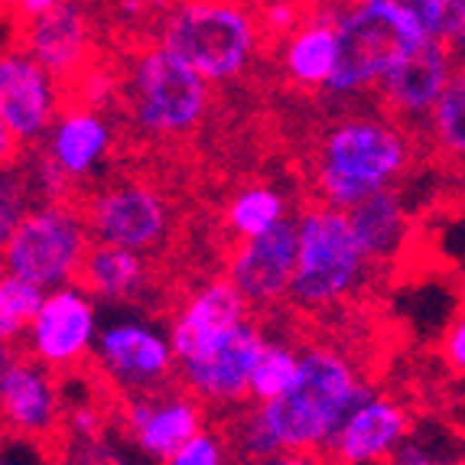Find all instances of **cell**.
I'll use <instances>...</instances> for the list:
<instances>
[{
  "label": "cell",
  "mask_w": 465,
  "mask_h": 465,
  "mask_svg": "<svg viewBox=\"0 0 465 465\" xmlns=\"http://www.w3.org/2000/svg\"><path fill=\"white\" fill-rule=\"evenodd\" d=\"M417 127L394 124L388 117H339L312 137L306 156V205L349 209L358 199L394 186L420 160Z\"/></svg>",
  "instance_id": "6da1fadb"
},
{
  "label": "cell",
  "mask_w": 465,
  "mask_h": 465,
  "mask_svg": "<svg viewBox=\"0 0 465 465\" xmlns=\"http://www.w3.org/2000/svg\"><path fill=\"white\" fill-rule=\"evenodd\" d=\"M365 401H371V388L355 378L349 355L329 345H310L296 365L293 384L257 407L280 459L319 462L322 442Z\"/></svg>",
  "instance_id": "7a4b0ae2"
},
{
  "label": "cell",
  "mask_w": 465,
  "mask_h": 465,
  "mask_svg": "<svg viewBox=\"0 0 465 465\" xmlns=\"http://www.w3.org/2000/svg\"><path fill=\"white\" fill-rule=\"evenodd\" d=\"M156 43L209 82H232L257 63L254 16L244 0H179Z\"/></svg>",
  "instance_id": "3957f363"
},
{
  "label": "cell",
  "mask_w": 465,
  "mask_h": 465,
  "mask_svg": "<svg viewBox=\"0 0 465 465\" xmlns=\"http://www.w3.org/2000/svg\"><path fill=\"white\" fill-rule=\"evenodd\" d=\"M417 14L401 0H361L335 24V65L326 88L349 94L371 88L413 46L423 43Z\"/></svg>",
  "instance_id": "277c9868"
},
{
  "label": "cell",
  "mask_w": 465,
  "mask_h": 465,
  "mask_svg": "<svg viewBox=\"0 0 465 465\" xmlns=\"http://www.w3.org/2000/svg\"><path fill=\"white\" fill-rule=\"evenodd\" d=\"M368 257L361 241L351 232L345 209L335 205H306L300 222V251L290 293L302 310L339 306L358 287Z\"/></svg>",
  "instance_id": "5b68a950"
},
{
  "label": "cell",
  "mask_w": 465,
  "mask_h": 465,
  "mask_svg": "<svg viewBox=\"0 0 465 465\" xmlns=\"http://www.w3.org/2000/svg\"><path fill=\"white\" fill-rule=\"evenodd\" d=\"M0 430L7 442H26L39 450V459H69L72 433L65 427L55 368L26 341L0 381Z\"/></svg>",
  "instance_id": "8992f818"
},
{
  "label": "cell",
  "mask_w": 465,
  "mask_h": 465,
  "mask_svg": "<svg viewBox=\"0 0 465 465\" xmlns=\"http://www.w3.org/2000/svg\"><path fill=\"white\" fill-rule=\"evenodd\" d=\"M92 232L69 202H49L30 209L7 244L0 248V271L16 273L36 287H55L72 273Z\"/></svg>",
  "instance_id": "52a82bcc"
},
{
  "label": "cell",
  "mask_w": 465,
  "mask_h": 465,
  "mask_svg": "<svg viewBox=\"0 0 465 465\" xmlns=\"http://www.w3.org/2000/svg\"><path fill=\"white\" fill-rule=\"evenodd\" d=\"M7 26L10 49L43 65L49 85L65 82L104 53V39L85 0H59L36 16H14Z\"/></svg>",
  "instance_id": "ba28073f"
},
{
  "label": "cell",
  "mask_w": 465,
  "mask_h": 465,
  "mask_svg": "<svg viewBox=\"0 0 465 465\" xmlns=\"http://www.w3.org/2000/svg\"><path fill=\"white\" fill-rule=\"evenodd\" d=\"M300 251V222L280 218L267 232L241 241L225 257V277L244 296L248 310H271L287 300Z\"/></svg>",
  "instance_id": "9c48e42d"
},
{
  "label": "cell",
  "mask_w": 465,
  "mask_h": 465,
  "mask_svg": "<svg viewBox=\"0 0 465 465\" xmlns=\"http://www.w3.org/2000/svg\"><path fill=\"white\" fill-rule=\"evenodd\" d=\"M452 39L442 36H423L420 46H413L391 72L374 82V101L378 114L403 127H417L423 121L433 101L440 98L442 85L452 72Z\"/></svg>",
  "instance_id": "30bf717a"
},
{
  "label": "cell",
  "mask_w": 465,
  "mask_h": 465,
  "mask_svg": "<svg viewBox=\"0 0 465 465\" xmlns=\"http://www.w3.org/2000/svg\"><path fill=\"white\" fill-rule=\"evenodd\" d=\"M264 349V339L254 326H232L218 339H212L195 355L179 358L183 384L199 397V403H238L251 401V371Z\"/></svg>",
  "instance_id": "8fae6325"
},
{
  "label": "cell",
  "mask_w": 465,
  "mask_h": 465,
  "mask_svg": "<svg viewBox=\"0 0 465 465\" xmlns=\"http://www.w3.org/2000/svg\"><path fill=\"white\" fill-rule=\"evenodd\" d=\"M413 427H417V420L403 403L365 401L322 442L319 462H381V459H391V450L403 436H411Z\"/></svg>",
  "instance_id": "7c38bea8"
},
{
  "label": "cell",
  "mask_w": 465,
  "mask_h": 465,
  "mask_svg": "<svg viewBox=\"0 0 465 465\" xmlns=\"http://www.w3.org/2000/svg\"><path fill=\"white\" fill-rule=\"evenodd\" d=\"M65 283L108 300H143L150 290H160L153 283V261L140 257V251L108 241H88Z\"/></svg>",
  "instance_id": "4fadbf2b"
},
{
  "label": "cell",
  "mask_w": 465,
  "mask_h": 465,
  "mask_svg": "<svg viewBox=\"0 0 465 465\" xmlns=\"http://www.w3.org/2000/svg\"><path fill=\"white\" fill-rule=\"evenodd\" d=\"M0 114L10 131L24 140V147L36 143L53 121V88L43 65L24 53H0Z\"/></svg>",
  "instance_id": "5bb4252c"
},
{
  "label": "cell",
  "mask_w": 465,
  "mask_h": 465,
  "mask_svg": "<svg viewBox=\"0 0 465 465\" xmlns=\"http://www.w3.org/2000/svg\"><path fill=\"white\" fill-rule=\"evenodd\" d=\"M121 423H124L127 433L137 440V446L147 456L170 462L173 452L202 427L199 397L186 384H179L176 397H170L166 403H156L153 397H140L134 403L127 401Z\"/></svg>",
  "instance_id": "9a60e30c"
},
{
  "label": "cell",
  "mask_w": 465,
  "mask_h": 465,
  "mask_svg": "<svg viewBox=\"0 0 465 465\" xmlns=\"http://www.w3.org/2000/svg\"><path fill=\"white\" fill-rule=\"evenodd\" d=\"M339 7H322L287 39L283 53L277 55V78L290 94L312 98V94H319V88H326L335 65V24H339Z\"/></svg>",
  "instance_id": "2e32d148"
},
{
  "label": "cell",
  "mask_w": 465,
  "mask_h": 465,
  "mask_svg": "<svg viewBox=\"0 0 465 465\" xmlns=\"http://www.w3.org/2000/svg\"><path fill=\"white\" fill-rule=\"evenodd\" d=\"M92 332V302L78 296L75 290H63L43 300L39 312L33 316V351L53 368L72 365L88 351Z\"/></svg>",
  "instance_id": "e0dca14e"
},
{
  "label": "cell",
  "mask_w": 465,
  "mask_h": 465,
  "mask_svg": "<svg viewBox=\"0 0 465 465\" xmlns=\"http://www.w3.org/2000/svg\"><path fill=\"white\" fill-rule=\"evenodd\" d=\"M248 316V302L228 277H215L183 306L173 326V351L176 358H189L205 349L212 339L238 326Z\"/></svg>",
  "instance_id": "ac0fdd59"
},
{
  "label": "cell",
  "mask_w": 465,
  "mask_h": 465,
  "mask_svg": "<svg viewBox=\"0 0 465 465\" xmlns=\"http://www.w3.org/2000/svg\"><path fill=\"white\" fill-rule=\"evenodd\" d=\"M101 361L114 378H127L134 384H156L173 371V358L160 335L140 326H114L101 332Z\"/></svg>",
  "instance_id": "d6986e66"
},
{
  "label": "cell",
  "mask_w": 465,
  "mask_h": 465,
  "mask_svg": "<svg viewBox=\"0 0 465 465\" xmlns=\"http://www.w3.org/2000/svg\"><path fill=\"white\" fill-rule=\"evenodd\" d=\"M351 222V232L361 241L368 264H391L397 248L403 244V209L394 195V186H384L378 193L358 199L345 209Z\"/></svg>",
  "instance_id": "ffe728a7"
},
{
  "label": "cell",
  "mask_w": 465,
  "mask_h": 465,
  "mask_svg": "<svg viewBox=\"0 0 465 465\" xmlns=\"http://www.w3.org/2000/svg\"><path fill=\"white\" fill-rule=\"evenodd\" d=\"M427 156L465 176V65L450 72L440 98L430 108Z\"/></svg>",
  "instance_id": "44dd1931"
},
{
  "label": "cell",
  "mask_w": 465,
  "mask_h": 465,
  "mask_svg": "<svg viewBox=\"0 0 465 465\" xmlns=\"http://www.w3.org/2000/svg\"><path fill=\"white\" fill-rule=\"evenodd\" d=\"M55 117H59V124L53 131V140L46 143L49 156L69 176H85L98 163V156L111 147V131L94 111H65Z\"/></svg>",
  "instance_id": "7402d4cb"
},
{
  "label": "cell",
  "mask_w": 465,
  "mask_h": 465,
  "mask_svg": "<svg viewBox=\"0 0 465 465\" xmlns=\"http://www.w3.org/2000/svg\"><path fill=\"white\" fill-rule=\"evenodd\" d=\"M280 218H283V195L280 193H273L271 186H261V183L241 189V193L228 202V212H225V232H228V238H232L228 241V254L238 248L241 241L267 232Z\"/></svg>",
  "instance_id": "603a6c76"
},
{
  "label": "cell",
  "mask_w": 465,
  "mask_h": 465,
  "mask_svg": "<svg viewBox=\"0 0 465 465\" xmlns=\"http://www.w3.org/2000/svg\"><path fill=\"white\" fill-rule=\"evenodd\" d=\"M36 205V186H33V170L30 160L20 153V160L0 170V248L7 244L14 228L20 225V218Z\"/></svg>",
  "instance_id": "cb8c5ba5"
},
{
  "label": "cell",
  "mask_w": 465,
  "mask_h": 465,
  "mask_svg": "<svg viewBox=\"0 0 465 465\" xmlns=\"http://www.w3.org/2000/svg\"><path fill=\"white\" fill-rule=\"evenodd\" d=\"M43 306V287L16 273H0V341H10L33 322Z\"/></svg>",
  "instance_id": "d4e9b609"
},
{
  "label": "cell",
  "mask_w": 465,
  "mask_h": 465,
  "mask_svg": "<svg viewBox=\"0 0 465 465\" xmlns=\"http://www.w3.org/2000/svg\"><path fill=\"white\" fill-rule=\"evenodd\" d=\"M296 365H300V358H296L290 349L264 345L254 361V371H251V401L264 403V401H273V397L283 394V391L293 384Z\"/></svg>",
  "instance_id": "484cf974"
},
{
  "label": "cell",
  "mask_w": 465,
  "mask_h": 465,
  "mask_svg": "<svg viewBox=\"0 0 465 465\" xmlns=\"http://www.w3.org/2000/svg\"><path fill=\"white\" fill-rule=\"evenodd\" d=\"M417 14L420 26L427 36H442L452 39L456 36L459 16H462L465 0H401Z\"/></svg>",
  "instance_id": "4316f807"
},
{
  "label": "cell",
  "mask_w": 465,
  "mask_h": 465,
  "mask_svg": "<svg viewBox=\"0 0 465 465\" xmlns=\"http://www.w3.org/2000/svg\"><path fill=\"white\" fill-rule=\"evenodd\" d=\"M225 446H222V440H215V436H205V433H199L195 430L193 436H189L183 446H179L176 452H173V459L170 462H176V465H215V462H222L225 459Z\"/></svg>",
  "instance_id": "83f0119b"
},
{
  "label": "cell",
  "mask_w": 465,
  "mask_h": 465,
  "mask_svg": "<svg viewBox=\"0 0 465 465\" xmlns=\"http://www.w3.org/2000/svg\"><path fill=\"white\" fill-rule=\"evenodd\" d=\"M440 358H442V368H446V371L465 378V310L452 319L446 335H442Z\"/></svg>",
  "instance_id": "f1b7e54d"
},
{
  "label": "cell",
  "mask_w": 465,
  "mask_h": 465,
  "mask_svg": "<svg viewBox=\"0 0 465 465\" xmlns=\"http://www.w3.org/2000/svg\"><path fill=\"white\" fill-rule=\"evenodd\" d=\"M24 150H26L24 140L10 131V124L4 121V114H0V170H4V166H10V163H16Z\"/></svg>",
  "instance_id": "f546056e"
},
{
  "label": "cell",
  "mask_w": 465,
  "mask_h": 465,
  "mask_svg": "<svg viewBox=\"0 0 465 465\" xmlns=\"http://www.w3.org/2000/svg\"><path fill=\"white\" fill-rule=\"evenodd\" d=\"M53 4H59V0H20L16 10L10 14V20H14V16H36V14H43V10L53 7Z\"/></svg>",
  "instance_id": "4dcf8cb0"
},
{
  "label": "cell",
  "mask_w": 465,
  "mask_h": 465,
  "mask_svg": "<svg viewBox=\"0 0 465 465\" xmlns=\"http://www.w3.org/2000/svg\"><path fill=\"white\" fill-rule=\"evenodd\" d=\"M452 49H456L459 59H462V65H465V7H462V16H459L456 36H452Z\"/></svg>",
  "instance_id": "1f68e13d"
},
{
  "label": "cell",
  "mask_w": 465,
  "mask_h": 465,
  "mask_svg": "<svg viewBox=\"0 0 465 465\" xmlns=\"http://www.w3.org/2000/svg\"><path fill=\"white\" fill-rule=\"evenodd\" d=\"M319 10L322 7H355V4H361V0H316Z\"/></svg>",
  "instance_id": "d6a6232c"
},
{
  "label": "cell",
  "mask_w": 465,
  "mask_h": 465,
  "mask_svg": "<svg viewBox=\"0 0 465 465\" xmlns=\"http://www.w3.org/2000/svg\"><path fill=\"white\" fill-rule=\"evenodd\" d=\"M176 4H179V0H176Z\"/></svg>",
  "instance_id": "836d02e7"
}]
</instances>
